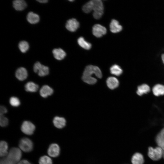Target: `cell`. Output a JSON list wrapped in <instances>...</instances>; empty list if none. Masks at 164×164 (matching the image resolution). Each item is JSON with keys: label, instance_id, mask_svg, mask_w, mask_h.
Instances as JSON below:
<instances>
[{"label": "cell", "instance_id": "1", "mask_svg": "<svg viewBox=\"0 0 164 164\" xmlns=\"http://www.w3.org/2000/svg\"><path fill=\"white\" fill-rule=\"evenodd\" d=\"M82 9L84 12L87 13L90 12L93 10V17L96 19H99L102 17L104 13L103 4L100 0H91L83 6Z\"/></svg>", "mask_w": 164, "mask_h": 164}, {"label": "cell", "instance_id": "2", "mask_svg": "<svg viewBox=\"0 0 164 164\" xmlns=\"http://www.w3.org/2000/svg\"><path fill=\"white\" fill-rule=\"evenodd\" d=\"M93 75L99 78L102 77V72L98 67L92 65H88L85 67L83 72L82 80L87 84H94L97 82V80L92 77Z\"/></svg>", "mask_w": 164, "mask_h": 164}, {"label": "cell", "instance_id": "3", "mask_svg": "<svg viewBox=\"0 0 164 164\" xmlns=\"http://www.w3.org/2000/svg\"><path fill=\"white\" fill-rule=\"evenodd\" d=\"M22 156L20 149L16 147L10 149L5 158L6 162L9 164H16L20 161Z\"/></svg>", "mask_w": 164, "mask_h": 164}, {"label": "cell", "instance_id": "4", "mask_svg": "<svg viewBox=\"0 0 164 164\" xmlns=\"http://www.w3.org/2000/svg\"><path fill=\"white\" fill-rule=\"evenodd\" d=\"M147 155L152 160L158 161L163 158V151L160 147L158 146L155 148L150 146L148 148Z\"/></svg>", "mask_w": 164, "mask_h": 164}, {"label": "cell", "instance_id": "5", "mask_svg": "<svg viewBox=\"0 0 164 164\" xmlns=\"http://www.w3.org/2000/svg\"><path fill=\"white\" fill-rule=\"evenodd\" d=\"M19 146L21 150L25 152H31L33 148L32 141L29 138L24 137L21 138L19 143Z\"/></svg>", "mask_w": 164, "mask_h": 164}, {"label": "cell", "instance_id": "6", "mask_svg": "<svg viewBox=\"0 0 164 164\" xmlns=\"http://www.w3.org/2000/svg\"><path fill=\"white\" fill-rule=\"evenodd\" d=\"M35 128V125L31 122L27 121H24L21 127L22 132L27 135H32L33 134Z\"/></svg>", "mask_w": 164, "mask_h": 164}, {"label": "cell", "instance_id": "7", "mask_svg": "<svg viewBox=\"0 0 164 164\" xmlns=\"http://www.w3.org/2000/svg\"><path fill=\"white\" fill-rule=\"evenodd\" d=\"M33 69L34 71L40 77L46 76L49 73V67L41 64L39 62H37L34 64Z\"/></svg>", "mask_w": 164, "mask_h": 164}, {"label": "cell", "instance_id": "8", "mask_svg": "<svg viewBox=\"0 0 164 164\" xmlns=\"http://www.w3.org/2000/svg\"><path fill=\"white\" fill-rule=\"evenodd\" d=\"M60 149L59 145L55 143L51 144L47 149V153L50 157L56 158L58 157L60 154Z\"/></svg>", "mask_w": 164, "mask_h": 164}, {"label": "cell", "instance_id": "9", "mask_svg": "<svg viewBox=\"0 0 164 164\" xmlns=\"http://www.w3.org/2000/svg\"><path fill=\"white\" fill-rule=\"evenodd\" d=\"M107 29L104 26L99 24H96L92 28L93 34L97 37L100 38L105 34Z\"/></svg>", "mask_w": 164, "mask_h": 164}, {"label": "cell", "instance_id": "10", "mask_svg": "<svg viewBox=\"0 0 164 164\" xmlns=\"http://www.w3.org/2000/svg\"><path fill=\"white\" fill-rule=\"evenodd\" d=\"M79 26V22L74 18L68 20L66 25V29L69 31L74 32L75 31Z\"/></svg>", "mask_w": 164, "mask_h": 164}, {"label": "cell", "instance_id": "11", "mask_svg": "<svg viewBox=\"0 0 164 164\" xmlns=\"http://www.w3.org/2000/svg\"><path fill=\"white\" fill-rule=\"evenodd\" d=\"M53 123L57 128L62 129L65 126L66 121L63 117L56 116L53 120Z\"/></svg>", "mask_w": 164, "mask_h": 164}, {"label": "cell", "instance_id": "12", "mask_svg": "<svg viewBox=\"0 0 164 164\" xmlns=\"http://www.w3.org/2000/svg\"><path fill=\"white\" fill-rule=\"evenodd\" d=\"M15 75L16 77L19 80H24L27 78L28 76L27 70L24 67L19 68L15 72Z\"/></svg>", "mask_w": 164, "mask_h": 164}, {"label": "cell", "instance_id": "13", "mask_svg": "<svg viewBox=\"0 0 164 164\" xmlns=\"http://www.w3.org/2000/svg\"><path fill=\"white\" fill-rule=\"evenodd\" d=\"M131 162L132 164H143L144 162L143 155L140 153H135L132 157Z\"/></svg>", "mask_w": 164, "mask_h": 164}, {"label": "cell", "instance_id": "14", "mask_svg": "<svg viewBox=\"0 0 164 164\" xmlns=\"http://www.w3.org/2000/svg\"><path fill=\"white\" fill-rule=\"evenodd\" d=\"M110 28L111 32L116 33L121 31L122 29V27L119 24L117 20L113 19L111 20L110 23Z\"/></svg>", "mask_w": 164, "mask_h": 164}, {"label": "cell", "instance_id": "15", "mask_svg": "<svg viewBox=\"0 0 164 164\" xmlns=\"http://www.w3.org/2000/svg\"><path fill=\"white\" fill-rule=\"evenodd\" d=\"M106 84L108 87L111 90L117 88L119 86V82L118 79L113 77H108L106 80Z\"/></svg>", "mask_w": 164, "mask_h": 164}, {"label": "cell", "instance_id": "16", "mask_svg": "<svg viewBox=\"0 0 164 164\" xmlns=\"http://www.w3.org/2000/svg\"><path fill=\"white\" fill-rule=\"evenodd\" d=\"M53 89L47 85H44L42 87L40 90L39 93L41 97H47L51 95L53 93Z\"/></svg>", "mask_w": 164, "mask_h": 164}, {"label": "cell", "instance_id": "17", "mask_svg": "<svg viewBox=\"0 0 164 164\" xmlns=\"http://www.w3.org/2000/svg\"><path fill=\"white\" fill-rule=\"evenodd\" d=\"M52 53L54 58L58 60H63L66 56L65 52L61 48L54 49Z\"/></svg>", "mask_w": 164, "mask_h": 164}, {"label": "cell", "instance_id": "18", "mask_svg": "<svg viewBox=\"0 0 164 164\" xmlns=\"http://www.w3.org/2000/svg\"><path fill=\"white\" fill-rule=\"evenodd\" d=\"M13 5L16 10L22 11L26 7L27 4L23 0H16L13 1Z\"/></svg>", "mask_w": 164, "mask_h": 164}, {"label": "cell", "instance_id": "19", "mask_svg": "<svg viewBox=\"0 0 164 164\" xmlns=\"http://www.w3.org/2000/svg\"><path fill=\"white\" fill-rule=\"evenodd\" d=\"M27 19L30 23L35 24L39 22V17L37 14L31 12L28 14L27 16Z\"/></svg>", "mask_w": 164, "mask_h": 164}, {"label": "cell", "instance_id": "20", "mask_svg": "<svg viewBox=\"0 0 164 164\" xmlns=\"http://www.w3.org/2000/svg\"><path fill=\"white\" fill-rule=\"evenodd\" d=\"M152 92L155 96H159L164 95V86L158 84L155 85L152 88Z\"/></svg>", "mask_w": 164, "mask_h": 164}, {"label": "cell", "instance_id": "21", "mask_svg": "<svg viewBox=\"0 0 164 164\" xmlns=\"http://www.w3.org/2000/svg\"><path fill=\"white\" fill-rule=\"evenodd\" d=\"M150 91V88L149 86L146 84H143L138 87L136 93L138 95L141 96L148 93Z\"/></svg>", "mask_w": 164, "mask_h": 164}, {"label": "cell", "instance_id": "22", "mask_svg": "<svg viewBox=\"0 0 164 164\" xmlns=\"http://www.w3.org/2000/svg\"><path fill=\"white\" fill-rule=\"evenodd\" d=\"M8 145L7 143L4 141H1L0 143V155L3 157L6 156L8 153Z\"/></svg>", "mask_w": 164, "mask_h": 164}, {"label": "cell", "instance_id": "23", "mask_svg": "<svg viewBox=\"0 0 164 164\" xmlns=\"http://www.w3.org/2000/svg\"><path fill=\"white\" fill-rule=\"evenodd\" d=\"M25 88L27 91L34 92L38 90L39 86L33 82H29L25 85Z\"/></svg>", "mask_w": 164, "mask_h": 164}, {"label": "cell", "instance_id": "24", "mask_svg": "<svg viewBox=\"0 0 164 164\" xmlns=\"http://www.w3.org/2000/svg\"><path fill=\"white\" fill-rule=\"evenodd\" d=\"M77 43L80 46L87 50L90 49L91 47V44L85 41L82 37H80L78 39Z\"/></svg>", "mask_w": 164, "mask_h": 164}, {"label": "cell", "instance_id": "25", "mask_svg": "<svg viewBox=\"0 0 164 164\" xmlns=\"http://www.w3.org/2000/svg\"><path fill=\"white\" fill-rule=\"evenodd\" d=\"M110 71L112 74L116 76H119L122 73L123 70L119 65L114 64L110 67Z\"/></svg>", "mask_w": 164, "mask_h": 164}, {"label": "cell", "instance_id": "26", "mask_svg": "<svg viewBox=\"0 0 164 164\" xmlns=\"http://www.w3.org/2000/svg\"><path fill=\"white\" fill-rule=\"evenodd\" d=\"M53 163L51 159L46 155L41 156L39 160V164H53Z\"/></svg>", "mask_w": 164, "mask_h": 164}, {"label": "cell", "instance_id": "27", "mask_svg": "<svg viewBox=\"0 0 164 164\" xmlns=\"http://www.w3.org/2000/svg\"><path fill=\"white\" fill-rule=\"evenodd\" d=\"M19 47L21 51L23 53L26 52L29 49V46L28 42L25 41H21L19 44Z\"/></svg>", "mask_w": 164, "mask_h": 164}, {"label": "cell", "instance_id": "28", "mask_svg": "<svg viewBox=\"0 0 164 164\" xmlns=\"http://www.w3.org/2000/svg\"><path fill=\"white\" fill-rule=\"evenodd\" d=\"M10 104L13 107H17L20 104V101L19 99L16 97H11L9 100Z\"/></svg>", "mask_w": 164, "mask_h": 164}, {"label": "cell", "instance_id": "29", "mask_svg": "<svg viewBox=\"0 0 164 164\" xmlns=\"http://www.w3.org/2000/svg\"><path fill=\"white\" fill-rule=\"evenodd\" d=\"M9 123L8 118L4 115H1L0 117V125L2 127H5L7 126Z\"/></svg>", "mask_w": 164, "mask_h": 164}, {"label": "cell", "instance_id": "30", "mask_svg": "<svg viewBox=\"0 0 164 164\" xmlns=\"http://www.w3.org/2000/svg\"><path fill=\"white\" fill-rule=\"evenodd\" d=\"M7 110L6 108L3 106H1L0 108V115H3V114L6 113Z\"/></svg>", "mask_w": 164, "mask_h": 164}, {"label": "cell", "instance_id": "31", "mask_svg": "<svg viewBox=\"0 0 164 164\" xmlns=\"http://www.w3.org/2000/svg\"><path fill=\"white\" fill-rule=\"evenodd\" d=\"M17 164H32L28 161L26 159L20 160Z\"/></svg>", "mask_w": 164, "mask_h": 164}, {"label": "cell", "instance_id": "32", "mask_svg": "<svg viewBox=\"0 0 164 164\" xmlns=\"http://www.w3.org/2000/svg\"><path fill=\"white\" fill-rule=\"evenodd\" d=\"M37 1L41 3H46L48 2L47 0H37Z\"/></svg>", "mask_w": 164, "mask_h": 164}, {"label": "cell", "instance_id": "33", "mask_svg": "<svg viewBox=\"0 0 164 164\" xmlns=\"http://www.w3.org/2000/svg\"><path fill=\"white\" fill-rule=\"evenodd\" d=\"M161 59L163 63L164 64V53L162 54L161 55Z\"/></svg>", "mask_w": 164, "mask_h": 164}, {"label": "cell", "instance_id": "34", "mask_svg": "<svg viewBox=\"0 0 164 164\" xmlns=\"http://www.w3.org/2000/svg\"><path fill=\"white\" fill-rule=\"evenodd\" d=\"M69 1L70 2H73V0H69Z\"/></svg>", "mask_w": 164, "mask_h": 164}]
</instances>
